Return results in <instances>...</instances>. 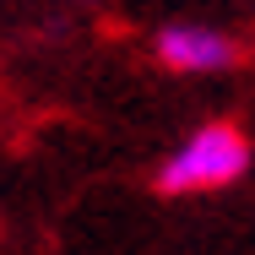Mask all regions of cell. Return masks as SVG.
<instances>
[{"instance_id":"cell-1","label":"cell","mask_w":255,"mask_h":255,"mask_svg":"<svg viewBox=\"0 0 255 255\" xmlns=\"http://www.w3.org/2000/svg\"><path fill=\"white\" fill-rule=\"evenodd\" d=\"M245 163H250V141L234 125H206L157 168V185L163 190H212V185L239 179Z\"/></svg>"},{"instance_id":"cell-2","label":"cell","mask_w":255,"mask_h":255,"mask_svg":"<svg viewBox=\"0 0 255 255\" xmlns=\"http://www.w3.org/2000/svg\"><path fill=\"white\" fill-rule=\"evenodd\" d=\"M157 60L174 71H223L234 60V44L206 27H168V33H157Z\"/></svg>"}]
</instances>
